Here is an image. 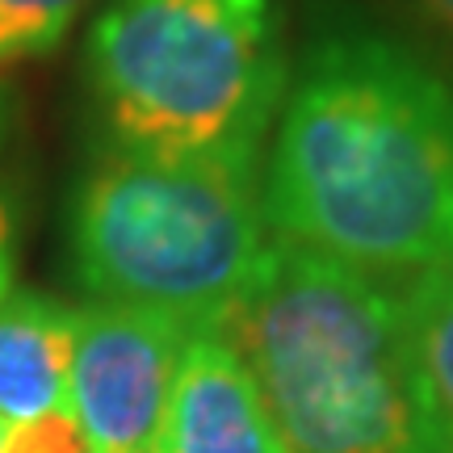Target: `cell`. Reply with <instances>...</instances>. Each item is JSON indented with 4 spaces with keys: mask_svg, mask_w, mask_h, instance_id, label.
<instances>
[{
    "mask_svg": "<svg viewBox=\"0 0 453 453\" xmlns=\"http://www.w3.org/2000/svg\"><path fill=\"white\" fill-rule=\"evenodd\" d=\"M277 240L373 277L453 260V72L370 26L319 34L290 72L260 177Z\"/></svg>",
    "mask_w": 453,
    "mask_h": 453,
    "instance_id": "1",
    "label": "cell"
},
{
    "mask_svg": "<svg viewBox=\"0 0 453 453\" xmlns=\"http://www.w3.org/2000/svg\"><path fill=\"white\" fill-rule=\"evenodd\" d=\"M223 336L286 453H441L403 286L273 235Z\"/></svg>",
    "mask_w": 453,
    "mask_h": 453,
    "instance_id": "2",
    "label": "cell"
},
{
    "mask_svg": "<svg viewBox=\"0 0 453 453\" xmlns=\"http://www.w3.org/2000/svg\"><path fill=\"white\" fill-rule=\"evenodd\" d=\"M273 248L260 160L105 147L72 197V269L93 303L223 332Z\"/></svg>",
    "mask_w": 453,
    "mask_h": 453,
    "instance_id": "3",
    "label": "cell"
},
{
    "mask_svg": "<svg viewBox=\"0 0 453 453\" xmlns=\"http://www.w3.org/2000/svg\"><path fill=\"white\" fill-rule=\"evenodd\" d=\"M113 147L260 160L290 59L277 0H113L84 47Z\"/></svg>",
    "mask_w": 453,
    "mask_h": 453,
    "instance_id": "4",
    "label": "cell"
},
{
    "mask_svg": "<svg viewBox=\"0 0 453 453\" xmlns=\"http://www.w3.org/2000/svg\"><path fill=\"white\" fill-rule=\"evenodd\" d=\"M189 336V327L156 311L118 303H88L76 311L67 407L81 424L84 449H156Z\"/></svg>",
    "mask_w": 453,
    "mask_h": 453,
    "instance_id": "5",
    "label": "cell"
},
{
    "mask_svg": "<svg viewBox=\"0 0 453 453\" xmlns=\"http://www.w3.org/2000/svg\"><path fill=\"white\" fill-rule=\"evenodd\" d=\"M156 453H286L257 378L223 332L185 344Z\"/></svg>",
    "mask_w": 453,
    "mask_h": 453,
    "instance_id": "6",
    "label": "cell"
},
{
    "mask_svg": "<svg viewBox=\"0 0 453 453\" xmlns=\"http://www.w3.org/2000/svg\"><path fill=\"white\" fill-rule=\"evenodd\" d=\"M76 311L42 290L0 298V420L26 424L67 407Z\"/></svg>",
    "mask_w": 453,
    "mask_h": 453,
    "instance_id": "7",
    "label": "cell"
},
{
    "mask_svg": "<svg viewBox=\"0 0 453 453\" xmlns=\"http://www.w3.org/2000/svg\"><path fill=\"white\" fill-rule=\"evenodd\" d=\"M403 311L441 453H453V260L407 277Z\"/></svg>",
    "mask_w": 453,
    "mask_h": 453,
    "instance_id": "8",
    "label": "cell"
},
{
    "mask_svg": "<svg viewBox=\"0 0 453 453\" xmlns=\"http://www.w3.org/2000/svg\"><path fill=\"white\" fill-rule=\"evenodd\" d=\"M84 4L88 0H0V67L55 50Z\"/></svg>",
    "mask_w": 453,
    "mask_h": 453,
    "instance_id": "9",
    "label": "cell"
},
{
    "mask_svg": "<svg viewBox=\"0 0 453 453\" xmlns=\"http://www.w3.org/2000/svg\"><path fill=\"white\" fill-rule=\"evenodd\" d=\"M0 453H88V449H84L81 424L72 416V407H59V411H47L38 420L9 424Z\"/></svg>",
    "mask_w": 453,
    "mask_h": 453,
    "instance_id": "10",
    "label": "cell"
},
{
    "mask_svg": "<svg viewBox=\"0 0 453 453\" xmlns=\"http://www.w3.org/2000/svg\"><path fill=\"white\" fill-rule=\"evenodd\" d=\"M403 9L437 34V42L453 55V0H403Z\"/></svg>",
    "mask_w": 453,
    "mask_h": 453,
    "instance_id": "11",
    "label": "cell"
},
{
    "mask_svg": "<svg viewBox=\"0 0 453 453\" xmlns=\"http://www.w3.org/2000/svg\"><path fill=\"white\" fill-rule=\"evenodd\" d=\"M13 277H17V219L4 189H0V298L13 290Z\"/></svg>",
    "mask_w": 453,
    "mask_h": 453,
    "instance_id": "12",
    "label": "cell"
},
{
    "mask_svg": "<svg viewBox=\"0 0 453 453\" xmlns=\"http://www.w3.org/2000/svg\"><path fill=\"white\" fill-rule=\"evenodd\" d=\"M4 433H9V424H4V420H0V445H4Z\"/></svg>",
    "mask_w": 453,
    "mask_h": 453,
    "instance_id": "13",
    "label": "cell"
},
{
    "mask_svg": "<svg viewBox=\"0 0 453 453\" xmlns=\"http://www.w3.org/2000/svg\"><path fill=\"white\" fill-rule=\"evenodd\" d=\"M147 453H156V449H147Z\"/></svg>",
    "mask_w": 453,
    "mask_h": 453,
    "instance_id": "14",
    "label": "cell"
}]
</instances>
